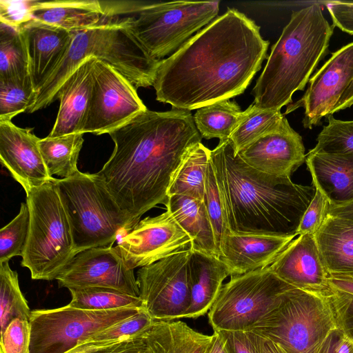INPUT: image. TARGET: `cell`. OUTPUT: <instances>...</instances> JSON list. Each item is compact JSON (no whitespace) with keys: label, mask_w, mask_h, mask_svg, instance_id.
I'll use <instances>...</instances> for the list:
<instances>
[{"label":"cell","mask_w":353,"mask_h":353,"mask_svg":"<svg viewBox=\"0 0 353 353\" xmlns=\"http://www.w3.org/2000/svg\"><path fill=\"white\" fill-rule=\"evenodd\" d=\"M130 17L111 18L96 26L72 32L70 46L41 88L27 112L44 108L55 101L65 79L86 59L95 57L115 68L136 88L154 85L161 61L152 57L130 28Z\"/></svg>","instance_id":"5b68a950"},{"label":"cell","mask_w":353,"mask_h":353,"mask_svg":"<svg viewBox=\"0 0 353 353\" xmlns=\"http://www.w3.org/2000/svg\"><path fill=\"white\" fill-rule=\"evenodd\" d=\"M242 113L235 101L225 99L196 109L193 119L202 138L224 141L230 139Z\"/></svg>","instance_id":"1f68e13d"},{"label":"cell","mask_w":353,"mask_h":353,"mask_svg":"<svg viewBox=\"0 0 353 353\" xmlns=\"http://www.w3.org/2000/svg\"><path fill=\"white\" fill-rule=\"evenodd\" d=\"M154 322L143 308L134 315L92 335L68 353H82L123 339L142 336Z\"/></svg>","instance_id":"d590c367"},{"label":"cell","mask_w":353,"mask_h":353,"mask_svg":"<svg viewBox=\"0 0 353 353\" xmlns=\"http://www.w3.org/2000/svg\"><path fill=\"white\" fill-rule=\"evenodd\" d=\"M143 308L92 311L68 305L32 311L30 353H68L96 333Z\"/></svg>","instance_id":"8fae6325"},{"label":"cell","mask_w":353,"mask_h":353,"mask_svg":"<svg viewBox=\"0 0 353 353\" xmlns=\"http://www.w3.org/2000/svg\"><path fill=\"white\" fill-rule=\"evenodd\" d=\"M295 288L268 267L231 276L208 312L214 331L249 332Z\"/></svg>","instance_id":"9c48e42d"},{"label":"cell","mask_w":353,"mask_h":353,"mask_svg":"<svg viewBox=\"0 0 353 353\" xmlns=\"http://www.w3.org/2000/svg\"><path fill=\"white\" fill-rule=\"evenodd\" d=\"M328 298L336 327L353 342V295L334 290Z\"/></svg>","instance_id":"b9f144b4"},{"label":"cell","mask_w":353,"mask_h":353,"mask_svg":"<svg viewBox=\"0 0 353 353\" xmlns=\"http://www.w3.org/2000/svg\"><path fill=\"white\" fill-rule=\"evenodd\" d=\"M219 3L145 2L137 12V17H130V28L150 55L161 61L215 19Z\"/></svg>","instance_id":"30bf717a"},{"label":"cell","mask_w":353,"mask_h":353,"mask_svg":"<svg viewBox=\"0 0 353 353\" xmlns=\"http://www.w3.org/2000/svg\"><path fill=\"white\" fill-rule=\"evenodd\" d=\"M82 353H148L143 335L121 340Z\"/></svg>","instance_id":"bcb514c9"},{"label":"cell","mask_w":353,"mask_h":353,"mask_svg":"<svg viewBox=\"0 0 353 353\" xmlns=\"http://www.w3.org/2000/svg\"><path fill=\"white\" fill-rule=\"evenodd\" d=\"M114 148L96 173L126 216L129 230L159 204H166L172 176L183 156L201 142L190 111L145 110L108 133Z\"/></svg>","instance_id":"7a4b0ae2"},{"label":"cell","mask_w":353,"mask_h":353,"mask_svg":"<svg viewBox=\"0 0 353 353\" xmlns=\"http://www.w3.org/2000/svg\"><path fill=\"white\" fill-rule=\"evenodd\" d=\"M229 275L219 258L191 249L188 262L190 304L184 318L196 319L209 312Z\"/></svg>","instance_id":"cb8c5ba5"},{"label":"cell","mask_w":353,"mask_h":353,"mask_svg":"<svg viewBox=\"0 0 353 353\" xmlns=\"http://www.w3.org/2000/svg\"><path fill=\"white\" fill-rule=\"evenodd\" d=\"M226 225L230 232L297 236L316 188L261 172L235 152L230 139L210 151Z\"/></svg>","instance_id":"3957f363"},{"label":"cell","mask_w":353,"mask_h":353,"mask_svg":"<svg viewBox=\"0 0 353 353\" xmlns=\"http://www.w3.org/2000/svg\"><path fill=\"white\" fill-rule=\"evenodd\" d=\"M328 281L333 290L353 295V272L329 273Z\"/></svg>","instance_id":"681fc988"},{"label":"cell","mask_w":353,"mask_h":353,"mask_svg":"<svg viewBox=\"0 0 353 353\" xmlns=\"http://www.w3.org/2000/svg\"><path fill=\"white\" fill-rule=\"evenodd\" d=\"M237 154L261 172L286 178H290L306 158L302 137L289 123L282 129L254 141Z\"/></svg>","instance_id":"d6986e66"},{"label":"cell","mask_w":353,"mask_h":353,"mask_svg":"<svg viewBox=\"0 0 353 353\" xmlns=\"http://www.w3.org/2000/svg\"><path fill=\"white\" fill-rule=\"evenodd\" d=\"M83 134L47 137L39 142L40 152L49 174L63 178L77 173V161L83 143Z\"/></svg>","instance_id":"f546056e"},{"label":"cell","mask_w":353,"mask_h":353,"mask_svg":"<svg viewBox=\"0 0 353 353\" xmlns=\"http://www.w3.org/2000/svg\"><path fill=\"white\" fill-rule=\"evenodd\" d=\"M31 78L0 80V121H11L27 112L37 99Z\"/></svg>","instance_id":"8d00e7d4"},{"label":"cell","mask_w":353,"mask_h":353,"mask_svg":"<svg viewBox=\"0 0 353 353\" xmlns=\"http://www.w3.org/2000/svg\"><path fill=\"white\" fill-rule=\"evenodd\" d=\"M165 206L192 238V250L219 258L213 229L203 200L174 195L168 197Z\"/></svg>","instance_id":"83f0119b"},{"label":"cell","mask_w":353,"mask_h":353,"mask_svg":"<svg viewBox=\"0 0 353 353\" xmlns=\"http://www.w3.org/2000/svg\"><path fill=\"white\" fill-rule=\"evenodd\" d=\"M31 78L26 43L20 28L0 23V80Z\"/></svg>","instance_id":"d6a6232c"},{"label":"cell","mask_w":353,"mask_h":353,"mask_svg":"<svg viewBox=\"0 0 353 353\" xmlns=\"http://www.w3.org/2000/svg\"><path fill=\"white\" fill-rule=\"evenodd\" d=\"M326 118L328 123L319 134L315 147L310 151L327 154L353 153V121L336 119L332 115Z\"/></svg>","instance_id":"f35d334b"},{"label":"cell","mask_w":353,"mask_h":353,"mask_svg":"<svg viewBox=\"0 0 353 353\" xmlns=\"http://www.w3.org/2000/svg\"><path fill=\"white\" fill-rule=\"evenodd\" d=\"M0 353H2L1 352H0Z\"/></svg>","instance_id":"9f6ffc18"},{"label":"cell","mask_w":353,"mask_h":353,"mask_svg":"<svg viewBox=\"0 0 353 353\" xmlns=\"http://www.w3.org/2000/svg\"><path fill=\"white\" fill-rule=\"evenodd\" d=\"M205 206L213 229L218 256L225 234L229 232L211 159L208 163L203 197Z\"/></svg>","instance_id":"ab89813d"},{"label":"cell","mask_w":353,"mask_h":353,"mask_svg":"<svg viewBox=\"0 0 353 353\" xmlns=\"http://www.w3.org/2000/svg\"><path fill=\"white\" fill-rule=\"evenodd\" d=\"M30 321L21 319L13 320L1 335L2 353H30Z\"/></svg>","instance_id":"60d3db41"},{"label":"cell","mask_w":353,"mask_h":353,"mask_svg":"<svg viewBox=\"0 0 353 353\" xmlns=\"http://www.w3.org/2000/svg\"><path fill=\"white\" fill-rule=\"evenodd\" d=\"M93 77L83 134H108L147 110L134 85L115 68L95 57Z\"/></svg>","instance_id":"4fadbf2b"},{"label":"cell","mask_w":353,"mask_h":353,"mask_svg":"<svg viewBox=\"0 0 353 353\" xmlns=\"http://www.w3.org/2000/svg\"><path fill=\"white\" fill-rule=\"evenodd\" d=\"M143 338L148 353H207L212 341L181 321H155Z\"/></svg>","instance_id":"4316f807"},{"label":"cell","mask_w":353,"mask_h":353,"mask_svg":"<svg viewBox=\"0 0 353 353\" xmlns=\"http://www.w3.org/2000/svg\"><path fill=\"white\" fill-rule=\"evenodd\" d=\"M353 105V81L343 92L339 100L332 110L331 114L334 112L347 108Z\"/></svg>","instance_id":"f5cc1de1"},{"label":"cell","mask_w":353,"mask_h":353,"mask_svg":"<svg viewBox=\"0 0 353 353\" xmlns=\"http://www.w3.org/2000/svg\"><path fill=\"white\" fill-rule=\"evenodd\" d=\"M36 0H0V23L19 28L32 20Z\"/></svg>","instance_id":"ee69618b"},{"label":"cell","mask_w":353,"mask_h":353,"mask_svg":"<svg viewBox=\"0 0 353 353\" xmlns=\"http://www.w3.org/2000/svg\"><path fill=\"white\" fill-rule=\"evenodd\" d=\"M38 138L31 128L11 121H0V160L26 193L52 180L42 158Z\"/></svg>","instance_id":"ac0fdd59"},{"label":"cell","mask_w":353,"mask_h":353,"mask_svg":"<svg viewBox=\"0 0 353 353\" xmlns=\"http://www.w3.org/2000/svg\"><path fill=\"white\" fill-rule=\"evenodd\" d=\"M54 181L77 254L112 245L120 235L130 232L128 219L96 174L79 171L70 177L54 178Z\"/></svg>","instance_id":"8992f818"},{"label":"cell","mask_w":353,"mask_h":353,"mask_svg":"<svg viewBox=\"0 0 353 353\" xmlns=\"http://www.w3.org/2000/svg\"><path fill=\"white\" fill-rule=\"evenodd\" d=\"M327 214L353 220V200L342 204H329Z\"/></svg>","instance_id":"816d5d0a"},{"label":"cell","mask_w":353,"mask_h":353,"mask_svg":"<svg viewBox=\"0 0 353 353\" xmlns=\"http://www.w3.org/2000/svg\"><path fill=\"white\" fill-rule=\"evenodd\" d=\"M335 328L328 297L293 288L250 331L276 342L288 353H317Z\"/></svg>","instance_id":"ba28073f"},{"label":"cell","mask_w":353,"mask_h":353,"mask_svg":"<svg viewBox=\"0 0 353 353\" xmlns=\"http://www.w3.org/2000/svg\"><path fill=\"white\" fill-rule=\"evenodd\" d=\"M328 273L353 272V220L326 215L314 234Z\"/></svg>","instance_id":"484cf974"},{"label":"cell","mask_w":353,"mask_h":353,"mask_svg":"<svg viewBox=\"0 0 353 353\" xmlns=\"http://www.w3.org/2000/svg\"><path fill=\"white\" fill-rule=\"evenodd\" d=\"M32 19L70 32L96 26L113 17H107L97 0L36 1Z\"/></svg>","instance_id":"d4e9b609"},{"label":"cell","mask_w":353,"mask_h":353,"mask_svg":"<svg viewBox=\"0 0 353 353\" xmlns=\"http://www.w3.org/2000/svg\"><path fill=\"white\" fill-rule=\"evenodd\" d=\"M268 268L295 288L324 297L334 292L314 234L294 239Z\"/></svg>","instance_id":"e0dca14e"},{"label":"cell","mask_w":353,"mask_h":353,"mask_svg":"<svg viewBox=\"0 0 353 353\" xmlns=\"http://www.w3.org/2000/svg\"><path fill=\"white\" fill-rule=\"evenodd\" d=\"M191 249L141 267L137 281L143 308L154 321L184 318L190 304L188 262Z\"/></svg>","instance_id":"7c38bea8"},{"label":"cell","mask_w":353,"mask_h":353,"mask_svg":"<svg viewBox=\"0 0 353 353\" xmlns=\"http://www.w3.org/2000/svg\"><path fill=\"white\" fill-rule=\"evenodd\" d=\"M269 44L253 20L228 8L160 61L156 99L190 111L241 94L268 57Z\"/></svg>","instance_id":"6da1fadb"},{"label":"cell","mask_w":353,"mask_h":353,"mask_svg":"<svg viewBox=\"0 0 353 353\" xmlns=\"http://www.w3.org/2000/svg\"><path fill=\"white\" fill-rule=\"evenodd\" d=\"M207 353H228L223 337L219 331H214Z\"/></svg>","instance_id":"db71d44e"},{"label":"cell","mask_w":353,"mask_h":353,"mask_svg":"<svg viewBox=\"0 0 353 353\" xmlns=\"http://www.w3.org/2000/svg\"><path fill=\"white\" fill-rule=\"evenodd\" d=\"M334 27L319 3L292 12L251 92L256 107L281 110L292 103L325 55Z\"/></svg>","instance_id":"277c9868"},{"label":"cell","mask_w":353,"mask_h":353,"mask_svg":"<svg viewBox=\"0 0 353 353\" xmlns=\"http://www.w3.org/2000/svg\"><path fill=\"white\" fill-rule=\"evenodd\" d=\"M343 336V332L339 328L332 330L320 346L317 353H336L338 345Z\"/></svg>","instance_id":"f907efd6"},{"label":"cell","mask_w":353,"mask_h":353,"mask_svg":"<svg viewBox=\"0 0 353 353\" xmlns=\"http://www.w3.org/2000/svg\"><path fill=\"white\" fill-rule=\"evenodd\" d=\"M69 290L72 299L68 305L71 307L92 311L143 308L140 297L112 288L90 287Z\"/></svg>","instance_id":"836d02e7"},{"label":"cell","mask_w":353,"mask_h":353,"mask_svg":"<svg viewBox=\"0 0 353 353\" xmlns=\"http://www.w3.org/2000/svg\"><path fill=\"white\" fill-rule=\"evenodd\" d=\"M29 228V208L26 203H21L19 214L0 230V263L23 256Z\"/></svg>","instance_id":"74e56055"},{"label":"cell","mask_w":353,"mask_h":353,"mask_svg":"<svg viewBox=\"0 0 353 353\" xmlns=\"http://www.w3.org/2000/svg\"><path fill=\"white\" fill-rule=\"evenodd\" d=\"M305 163L312 185L327 199L338 205L353 200V153L309 152Z\"/></svg>","instance_id":"603a6c76"},{"label":"cell","mask_w":353,"mask_h":353,"mask_svg":"<svg viewBox=\"0 0 353 353\" xmlns=\"http://www.w3.org/2000/svg\"><path fill=\"white\" fill-rule=\"evenodd\" d=\"M353 81V42L336 52L310 79L304 95L296 103L288 105L284 114L303 107V125L312 129L322 118L332 115V110L343 92Z\"/></svg>","instance_id":"2e32d148"},{"label":"cell","mask_w":353,"mask_h":353,"mask_svg":"<svg viewBox=\"0 0 353 353\" xmlns=\"http://www.w3.org/2000/svg\"><path fill=\"white\" fill-rule=\"evenodd\" d=\"M248 333L258 353H288L280 345L271 339L252 331Z\"/></svg>","instance_id":"c3c4849f"},{"label":"cell","mask_w":353,"mask_h":353,"mask_svg":"<svg viewBox=\"0 0 353 353\" xmlns=\"http://www.w3.org/2000/svg\"><path fill=\"white\" fill-rule=\"evenodd\" d=\"M54 180L26 192L30 228L21 265L34 280L56 279L77 254Z\"/></svg>","instance_id":"52a82bcc"},{"label":"cell","mask_w":353,"mask_h":353,"mask_svg":"<svg viewBox=\"0 0 353 353\" xmlns=\"http://www.w3.org/2000/svg\"><path fill=\"white\" fill-rule=\"evenodd\" d=\"M228 353H258L248 332L219 331Z\"/></svg>","instance_id":"7dc6e473"},{"label":"cell","mask_w":353,"mask_h":353,"mask_svg":"<svg viewBox=\"0 0 353 353\" xmlns=\"http://www.w3.org/2000/svg\"><path fill=\"white\" fill-rule=\"evenodd\" d=\"M19 28L28 51L30 75L39 94L66 54L73 33L34 19Z\"/></svg>","instance_id":"44dd1931"},{"label":"cell","mask_w":353,"mask_h":353,"mask_svg":"<svg viewBox=\"0 0 353 353\" xmlns=\"http://www.w3.org/2000/svg\"><path fill=\"white\" fill-rule=\"evenodd\" d=\"M295 236L229 231L223 237L219 258L230 276L242 275L270 265Z\"/></svg>","instance_id":"ffe728a7"},{"label":"cell","mask_w":353,"mask_h":353,"mask_svg":"<svg viewBox=\"0 0 353 353\" xmlns=\"http://www.w3.org/2000/svg\"><path fill=\"white\" fill-rule=\"evenodd\" d=\"M333 21V25L341 30L353 34V2L339 1L325 3Z\"/></svg>","instance_id":"f6af8a7d"},{"label":"cell","mask_w":353,"mask_h":353,"mask_svg":"<svg viewBox=\"0 0 353 353\" xmlns=\"http://www.w3.org/2000/svg\"><path fill=\"white\" fill-rule=\"evenodd\" d=\"M59 287L112 288L139 297L134 270L112 245L88 249L77 253L57 277Z\"/></svg>","instance_id":"9a60e30c"},{"label":"cell","mask_w":353,"mask_h":353,"mask_svg":"<svg viewBox=\"0 0 353 353\" xmlns=\"http://www.w3.org/2000/svg\"><path fill=\"white\" fill-rule=\"evenodd\" d=\"M94 57L83 61L63 82L56 94L59 108L48 137L83 134L94 81Z\"/></svg>","instance_id":"7402d4cb"},{"label":"cell","mask_w":353,"mask_h":353,"mask_svg":"<svg viewBox=\"0 0 353 353\" xmlns=\"http://www.w3.org/2000/svg\"><path fill=\"white\" fill-rule=\"evenodd\" d=\"M336 353H353V342L344 334L338 345Z\"/></svg>","instance_id":"11a10c76"},{"label":"cell","mask_w":353,"mask_h":353,"mask_svg":"<svg viewBox=\"0 0 353 353\" xmlns=\"http://www.w3.org/2000/svg\"><path fill=\"white\" fill-rule=\"evenodd\" d=\"M287 123L281 110L261 109L253 103L243 111L230 139L237 154L254 141L282 129Z\"/></svg>","instance_id":"4dcf8cb0"},{"label":"cell","mask_w":353,"mask_h":353,"mask_svg":"<svg viewBox=\"0 0 353 353\" xmlns=\"http://www.w3.org/2000/svg\"><path fill=\"white\" fill-rule=\"evenodd\" d=\"M210 151L201 142L185 153L172 176L168 197L181 195L203 200Z\"/></svg>","instance_id":"f1b7e54d"},{"label":"cell","mask_w":353,"mask_h":353,"mask_svg":"<svg viewBox=\"0 0 353 353\" xmlns=\"http://www.w3.org/2000/svg\"><path fill=\"white\" fill-rule=\"evenodd\" d=\"M328 205L325 196L316 189L315 194L301 218L296 235L314 234L325 220Z\"/></svg>","instance_id":"7bdbcfd3"},{"label":"cell","mask_w":353,"mask_h":353,"mask_svg":"<svg viewBox=\"0 0 353 353\" xmlns=\"http://www.w3.org/2000/svg\"><path fill=\"white\" fill-rule=\"evenodd\" d=\"M32 311L19 285L17 272L8 262L0 263V333L16 319L29 321Z\"/></svg>","instance_id":"e575fe53"},{"label":"cell","mask_w":353,"mask_h":353,"mask_svg":"<svg viewBox=\"0 0 353 353\" xmlns=\"http://www.w3.org/2000/svg\"><path fill=\"white\" fill-rule=\"evenodd\" d=\"M192 239L166 210L160 215L141 220L117 243L131 268L152 264L177 252L192 249Z\"/></svg>","instance_id":"5bb4252c"}]
</instances>
